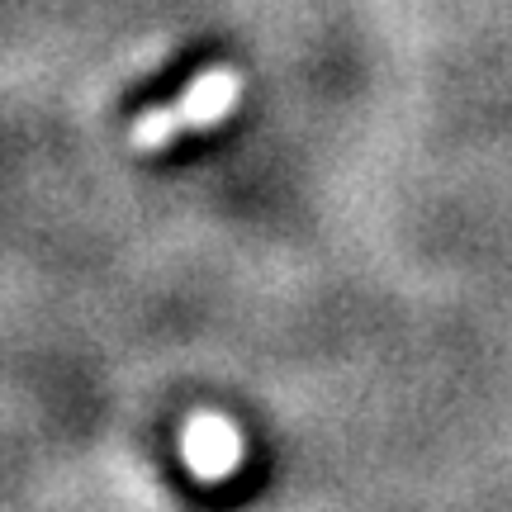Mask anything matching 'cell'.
Segmentation results:
<instances>
[{"mask_svg": "<svg viewBox=\"0 0 512 512\" xmlns=\"http://www.w3.org/2000/svg\"><path fill=\"white\" fill-rule=\"evenodd\" d=\"M238 105H242V72L238 67H209V72H200L185 86L176 105H157V110L138 114L128 143L138 152H162L185 133L223 124L228 114H238Z\"/></svg>", "mask_w": 512, "mask_h": 512, "instance_id": "cell-1", "label": "cell"}, {"mask_svg": "<svg viewBox=\"0 0 512 512\" xmlns=\"http://www.w3.org/2000/svg\"><path fill=\"white\" fill-rule=\"evenodd\" d=\"M181 460L185 470L204 484H223L238 475L242 465V432L233 418H223L214 408H204L181 427Z\"/></svg>", "mask_w": 512, "mask_h": 512, "instance_id": "cell-2", "label": "cell"}]
</instances>
